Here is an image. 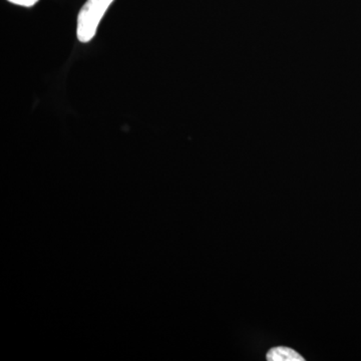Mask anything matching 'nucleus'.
I'll return each instance as SVG.
<instances>
[{
  "label": "nucleus",
  "mask_w": 361,
  "mask_h": 361,
  "mask_svg": "<svg viewBox=\"0 0 361 361\" xmlns=\"http://www.w3.org/2000/svg\"><path fill=\"white\" fill-rule=\"evenodd\" d=\"M115 0H87L78 16L77 35L80 42H89L96 35L104 13Z\"/></svg>",
  "instance_id": "nucleus-1"
},
{
  "label": "nucleus",
  "mask_w": 361,
  "mask_h": 361,
  "mask_svg": "<svg viewBox=\"0 0 361 361\" xmlns=\"http://www.w3.org/2000/svg\"><path fill=\"white\" fill-rule=\"evenodd\" d=\"M268 361H304L302 356L294 349L288 348H274L267 353Z\"/></svg>",
  "instance_id": "nucleus-2"
},
{
  "label": "nucleus",
  "mask_w": 361,
  "mask_h": 361,
  "mask_svg": "<svg viewBox=\"0 0 361 361\" xmlns=\"http://www.w3.org/2000/svg\"><path fill=\"white\" fill-rule=\"evenodd\" d=\"M11 4H16V6L32 7L39 2V0H8Z\"/></svg>",
  "instance_id": "nucleus-3"
}]
</instances>
